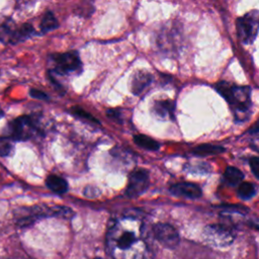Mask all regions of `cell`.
<instances>
[{
	"instance_id": "2e32d148",
	"label": "cell",
	"mask_w": 259,
	"mask_h": 259,
	"mask_svg": "<svg viewBox=\"0 0 259 259\" xmlns=\"http://www.w3.org/2000/svg\"><path fill=\"white\" fill-rule=\"evenodd\" d=\"M225 149L221 146L217 145H210V144H204L195 147L192 150V153L196 156H209V155H217L222 152H224Z\"/></svg>"
},
{
	"instance_id": "e0dca14e",
	"label": "cell",
	"mask_w": 259,
	"mask_h": 259,
	"mask_svg": "<svg viewBox=\"0 0 259 259\" xmlns=\"http://www.w3.org/2000/svg\"><path fill=\"white\" fill-rule=\"evenodd\" d=\"M59 26V22L52 11H47L40 21V30L42 33L52 31Z\"/></svg>"
},
{
	"instance_id": "3957f363",
	"label": "cell",
	"mask_w": 259,
	"mask_h": 259,
	"mask_svg": "<svg viewBox=\"0 0 259 259\" xmlns=\"http://www.w3.org/2000/svg\"><path fill=\"white\" fill-rule=\"evenodd\" d=\"M8 138L13 141H27L40 134L37 120L29 115H21L8 123Z\"/></svg>"
},
{
	"instance_id": "8fae6325",
	"label": "cell",
	"mask_w": 259,
	"mask_h": 259,
	"mask_svg": "<svg viewBox=\"0 0 259 259\" xmlns=\"http://www.w3.org/2000/svg\"><path fill=\"white\" fill-rule=\"evenodd\" d=\"M152 75L145 70H138L134 73L131 81V90L135 95L142 94L151 84Z\"/></svg>"
},
{
	"instance_id": "4fadbf2b",
	"label": "cell",
	"mask_w": 259,
	"mask_h": 259,
	"mask_svg": "<svg viewBox=\"0 0 259 259\" xmlns=\"http://www.w3.org/2000/svg\"><path fill=\"white\" fill-rule=\"evenodd\" d=\"M46 184L53 192L58 194H63L68 190L67 181L59 175H49L46 179Z\"/></svg>"
},
{
	"instance_id": "9c48e42d",
	"label": "cell",
	"mask_w": 259,
	"mask_h": 259,
	"mask_svg": "<svg viewBox=\"0 0 259 259\" xmlns=\"http://www.w3.org/2000/svg\"><path fill=\"white\" fill-rule=\"evenodd\" d=\"M151 112L160 120H173L175 117V102L169 99L155 100L152 104Z\"/></svg>"
},
{
	"instance_id": "484cf974",
	"label": "cell",
	"mask_w": 259,
	"mask_h": 259,
	"mask_svg": "<svg viewBox=\"0 0 259 259\" xmlns=\"http://www.w3.org/2000/svg\"><path fill=\"white\" fill-rule=\"evenodd\" d=\"M35 0H16V4H17V7H26L28 5H32L34 3Z\"/></svg>"
},
{
	"instance_id": "44dd1931",
	"label": "cell",
	"mask_w": 259,
	"mask_h": 259,
	"mask_svg": "<svg viewBox=\"0 0 259 259\" xmlns=\"http://www.w3.org/2000/svg\"><path fill=\"white\" fill-rule=\"evenodd\" d=\"M13 150L12 140L8 137H1L0 138V156L7 157L11 154Z\"/></svg>"
},
{
	"instance_id": "277c9868",
	"label": "cell",
	"mask_w": 259,
	"mask_h": 259,
	"mask_svg": "<svg viewBox=\"0 0 259 259\" xmlns=\"http://www.w3.org/2000/svg\"><path fill=\"white\" fill-rule=\"evenodd\" d=\"M237 34L241 42L251 45L259 31V11L251 10L239 17L236 22Z\"/></svg>"
},
{
	"instance_id": "d4e9b609",
	"label": "cell",
	"mask_w": 259,
	"mask_h": 259,
	"mask_svg": "<svg viewBox=\"0 0 259 259\" xmlns=\"http://www.w3.org/2000/svg\"><path fill=\"white\" fill-rule=\"evenodd\" d=\"M107 115H108V117H110L112 119H115V120L119 119V117H120L119 110H117V109H108L107 110Z\"/></svg>"
},
{
	"instance_id": "4316f807",
	"label": "cell",
	"mask_w": 259,
	"mask_h": 259,
	"mask_svg": "<svg viewBox=\"0 0 259 259\" xmlns=\"http://www.w3.org/2000/svg\"><path fill=\"white\" fill-rule=\"evenodd\" d=\"M4 116V111H3V109L0 107V118H2Z\"/></svg>"
},
{
	"instance_id": "d6986e66",
	"label": "cell",
	"mask_w": 259,
	"mask_h": 259,
	"mask_svg": "<svg viewBox=\"0 0 259 259\" xmlns=\"http://www.w3.org/2000/svg\"><path fill=\"white\" fill-rule=\"evenodd\" d=\"M238 186L237 194L243 200H248L256 194V187L251 182H242Z\"/></svg>"
},
{
	"instance_id": "f546056e",
	"label": "cell",
	"mask_w": 259,
	"mask_h": 259,
	"mask_svg": "<svg viewBox=\"0 0 259 259\" xmlns=\"http://www.w3.org/2000/svg\"><path fill=\"white\" fill-rule=\"evenodd\" d=\"M0 259H2V258H0Z\"/></svg>"
},
{
	"instance_id": "7c38bea8",
	"label": "cell",
	"mask_w": 259,
	"mask_h": 259,
	"mask_svg": "<svg viewBox=\"0 0 259 259\" xmlns=\"http://www.w3.org/2000/svg\"><path fill=\"white\" fill-rule=\"evenodd\" d=\"M17 26L11 18L6 19L2 24H0V40L5 44L14 45V37Z\"/></svg>"
},
{
	"instance_id": "8992f818",
	"label": "cell",
	"mask_w": 259,
	"mask_h": 259,
	"mask_svg": "<svg viewBox=\"0 0 259 259\" xmlns=\"http://www.w3.org/2000/svg\"><path fill=\"white\" fill-rule=\"evenodd\" d=\"M202 238L206 243L214 247H228L233 244L235 234L230 227L222 224H213L204 227Z\"/></svg>"
},
{
	"instance_id": "cb8c5ba5",
	"label": "cell",
	"mask_w": 259,
	"mask_h": 259,
	"mask_svg": "<svg viewBox=\"0 0 259 259\" xmlns=\"http://www.w3.org/2000/svg\"><path fill=\"white\" fill-rule=\"evenodd\" d=\"M250 146L253 150L259 152V131H254L251 141H250Z\"/></svg>"
},
{
	"instance_id": "5bb4252c",
	"label": "cell",
	"mask_w": 259,
	"mask_h": 259,
	"mask_svg": "<svg viewBox=\"0 0 259 259\" xmlns=\"http://www.w3.org/2000/svg\"><path fill=\"white\" fill-rule=\"evenodd\" d=\"M224 178L229 185L238 186L239 184L242 183L244 179V174L240 169L234 166H228L225 170Z\"/></svg>"
},
{
	"instance_id": "ac0fdd59",
	"label": "cell",
	"mask_w": 259,
	"mask_h": 259,
	"mask_svg": "<svg viewBox=\"0 0 259 259\" xmlns=\"http://www.w3.org/2000/svg\"><path fill=\"white\" fill-rule=\"evenodd\" d=\"M34 33H35L34 28L29 23H24L20 26H17L16 32H15V37H14V45L25 40L26 38L32 36V34H34Z\"/></svg>"
},
{
	"instance_id": "f1b7e54d",
	"label": "cell",
	"mask_w": 259,
	"mask_h": 259,
	"mask_svg": "<svg viewBox=\"0 0 259 259\" xmlns=\"http://www.w3.org/2000/svg\"><path fill=\"white\" fill-rule=\"evenodd\" d=\"M94 259H103V258H100V257H97V258H94Z\"/></svg>"
},
{
	"instance_id": "5b68a950",
	"label": "cell",
	"mask_w": 259,
	"mask_h": 259,
	"mask_svg": "<svg viewBox=\"0 0 259 259\" xmlns=\"http://www.w3.org/2000/svg\"><path fill=\"white\" fill-rule=\"evenodd\" d=\"M50 60L54 64V70H51L50 74L63 76L78 72L82 69L80 56L75 51L54 54L50 57Z\"/></svg>"
},
{
	"instance_id": "83f0119b",
	"label": "cell",
	"mask_w": 259,
	"mask_h": 259,
	"mask_svg": "<svg viewBox=\"0 0 259 259\" xmlns=\"http://www.w3.org/2000/svg\"><path fill=\"white\" fill-rule=\"evenodd\" d=\"M254 131H259V121H258V122H257V124L255 125V127H254L253 132H254Z\"/></svg>"
},
{
	"instance_id": "7a4b0ae2",
	"label": "cell",
	"mask_w": 259,
	"mask_h": 259,
	"mask_svg": "<svg viewBox=\"0 0 259 259\" xmlns=\"http://www.w3.org/2000/svg\"><path fill=\"white\" fill-rule=\"evenodd\" d=\"M214 88L230 104L236 120L243 121L248 117L251 106L250 87L221 81L214 85Z\"/></svg>"
},
{
	"instance_id": "ba28073f",
	"label": "cell",
	"mask_w": 259,
	"mask_h": 259,
	"mask_svg": "<svg viewBox=\"0 0 259 259\" xmlns=\"http://www.w3.org/2000/svg\"><path fill=\"white\" fill-rule=\"evenodd\" d=\"M149 173L145 169L134 170L128 177L125 194L130 198H136L142 195L149 187Z\"/></svg>"
},
{
	"instance_id": "30bf717a",
	"label": "cell",
	"mask_w": 259,
	"mask_h": 259,
	"mask_svg": "<svg viewBox=\"0 0 259 259\" xmlns=\"http://www.w3.org/2000/svg\"><path fill=\"white\" fill-rule=\"evenodd\" d=\"M169 191L174 196L190 199H196L202 195L201 188L197 184L191 182L175 183L169 188Z\"/></svg>"
},
{
	"instance_id": "ffe728a7",
	"label": "cell",
	"mask_w": 259,
	"mask_h": 259,
	"mask_svg": "<svg viewBox=\"0 0 259 259\" xmlns=\"http://www.w3.org/2000/svg\"><path fill=\"white\" fill-rule=\"evenodd\" d=\"M70 112L75 115L76 117H79L83 120L89 121V122H94V123H99V121L93 116L91 115L89 112H87L85 109H83L80 106H73L70 108Z\"/></svg>"
},
{
	"instance_id": "9a60e30c",
	"label": "cell",
	"mask_w": 259,
	"mask_h": 259,
	"mask_svg": "<svg viewBox=\"0 0 259 259\" xmlns=\"http://www.w3.org/2000/svg\"><path fill=\"white\" fill-rule=\"evenodd\" d=\"M134 142L141 148L148 151H157L160 148V144L153 140L152 138L145 135L134 136Z\"/></svg>"
},
{
	"instance_id": "6da1fadb",
	"label": "cell",
	"mask_w": 259,
	"mask_h": 259,
	"mask_svg": "<svg viewBox=\"0 0 259 259\" xmlns=\"http://www.w3.org/2000/svg\"><path fill=\"white\" fill-rule=\"evenodd\" d=\"M111 259H153V250L142 220L123 217L115 220L106 235Z\"/></svg>"
},
{
	"instance_id": "52a82bcc",
	"label": "cell",
	"mask_w": 259,
	"mask_h": 259,
	"mask_svg": "<svg viewBox=\"0 0 259 259\" xmlns=\"http://www.w3.org/2000/svg\"><path fill=\"white\" fill-rule=\"evenodd\" d=\"M155 239L165 248L174 249L180 242L178 231L171 225L166 223H157L152 228Z\"/></svg>"
},
{
	"instance_id": "7402d4cb",
	"label": "cell",
	"mask_w": 259,
	"mask_h": 259,
	"mask_svg": "<svg viewBox=\"0 0 259 259\" xmlns=\"http://www.w3.org/2000/svg\"><path fill=\"white\" fill-rule=\"evenodd\" d=\"M249 165L254 176L259 179V157H251L249 159Z\"/></svg>"
},
{
	"instance_id": "603a6c76",
	"label": "cell",
	"mask_w": 259,
	"mask_h": 259,
	"mask_svg": "<svg viewBox=\"0 0 259 259\" xmlns=\"http://www.w3.org/2000/svg\"><path fill=\"white\" fill-rule=\"evenodd\" d=\"M29 95L35 99H40V100H49V96L40 91V90H37V89H30L29 90Z\"/></svg>"
}]
</instances>
